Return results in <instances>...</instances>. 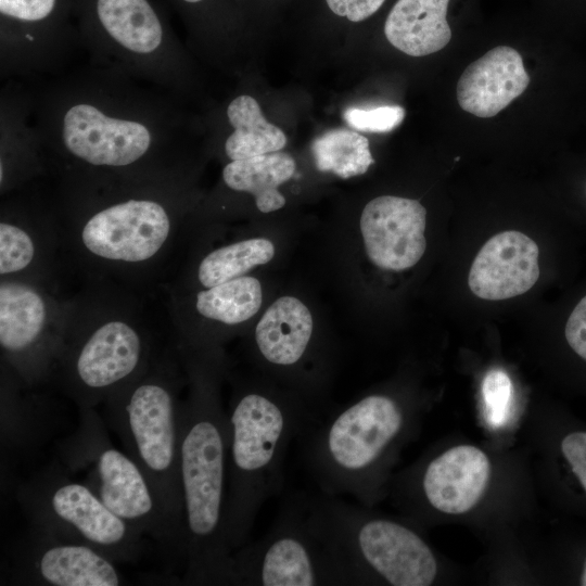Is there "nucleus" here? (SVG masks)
<instances>
[{
	"label": "nucleus",
	"mask_w": 586,
	"mask_h": 586,
	"mask_svg": "<svg viewBox=\"0 0 586 586\" xmlns=\"http://www.w3.org/2000/svg\"><path fill=\"white\" fill-rule=\"evenodd\" d=\"M561 450L586 492V432L566 435L561 443Z\"/></svg>",
	"instance_id": "7c9ffc66"
},
{
	"label": "nucleus",
	"mask_w": 586,
	"mask_h": 586,
	"mask_svg": "<svg viewBox=\"0 0 586 586\" xmlns=\"http://www.w3.org/2000/svg\"><path fill=\"white\" fill-rule=\"evenodd\" d=\"M449 0H397L384 22L387 41L411 56L442 50L451 38L446 15Z\"/></svg>",
	"instance_id": "412c9836"
},
{
	"label": "nucleus",
	"mask_w": 586,
	"mask_h": 586,
	"mask_svg": "<svg viewBox=\"0 0 586 586\" xmlns=\"http://www.w3.org/2000/svg\"><path fill=\"white\" fill-rule=\"evenodd\" d=\"M484 415L494 429L505 425L510 418L513 385L508 373L501 369L489 370L482 382Z\"/></svg>",
	"instance_id": "cd10ccee"
},
{
	"label": "nucleus",
	"mask_w": 586,
	"mask_h": 586,
	"mask_svg": "<svg viewBox=\"0 0 586 586\" xmlns=\"http://www.w3.org/2000/svg\"><path fill=\"white\" fill-rule=\"evenodd\" d=\"M316 167L347 179L365 174L374 163L368 139L353 130L332 129L311 143Z\"/></svg>",
	"instance_id": "a878e982"
},
{
	"label": "nucleus",
	"mask_w": 586,
	"mask_h": 586,
	"mask_svg": "<svg viewBox=\"0 0 586 586\" xmlns=\"http://www.w3.org/2000/svg\"><path fill=\"white\" fill-rule=\"evenodd\" d=\"M36 243L21 224L2 215L0 222V275L8 277L27 269L36 257Z\"/></svg>",
	"instance_id": "bb28decb"
},
{
	"label": "nucleus",
	"mask_w": 586,
	"mask_h": 586,
	"mask_svg": "<svg viewBox=\"0 0 586 586\" xmlns=\"http://www.w3.org/2000/svg\"><path fill=\"white\" fill-rule=\"evenodd\" d=\"M151 365L143 331L119 318L65 336L52 374L79 409L94 408L143 373Z\"/></svg>",
	"instance_id": "9b49d317"
},
{
	"label": "nucleus",
	"mask_w": 586,
	"mask_h": 586,
	"mask_svg": "<svg viewBox=\"0 0 586 586\" xmlns=\"http://www.w3.org/2000/svg\"><path fill=\"white\" fill-rule=\"evenodd\" d=\"M15 497L30 526L59 539L89 546L115 563H135L144 552V534L74 480L60 461L20 483Z\"/></svg>",
	"instance_id": "6e6552de"
},
{
	"label": "nucleus",
	"mask_w": 586,
	"mask_h": 586,
	"mask_svg": "<svg viewBox=\"0 0 586 586\" xmlns=\"http://www.w3.org/2000/svg\"><path fill=\"white\" fill-rule=\"evenodd\" d=\"M309 309L298 298L282 296L264 313L255 328V343L269 364L292 368L305 356L313 334Z\"/></svg>",
	"instance_id": "aec40b11"
},
{
	"label": "nucleus",
	"mask_w": 586,
	"mask_h": 586,
	"mask_svg": "<svg viewBox=\"0 0 586 586\" xmlns=\"http://www.w3.org/2000/svg\"><path fill=\"white\" fill-rule=\"evenodd\" d=\"M59 454L69 472L86 471L84 483L112 512L153 538L168 560L184 566L181 547L146 476L127 453L111 444L93 408L80 409L77 431L60 445Z\"/></svg>",
	"instance_id": "1a4fd4ad"
},
{
	"label": "nucleus",
	"mask_w": 586,
	"mask_h": 586,
	"mask_svg": "<svg viewBox=\"0 0 586 586\" xmlns=\"http://www.w3.org/2000/svg\"><path fill=\"white\" fill-rule=\"evenodd\" d=\"M175 3L186 11L187 14L199 15L200 11L204 10V13L208 7H215L216 0H174Z\"/></svg>",
	"instance_id": "473e14b6"
},
{
	"label": "nucleus",
	"mask_w": 586,
	"mask_h": 586,
	"mask_svg": "<svg viewBox=\"0 0 586 586\" xmlns=\"http://www.w3.org/2000/svg\"><path fill=\"white\" fill-rule=\"evenodd\" d=\"M47 170L38 132L33 124L27 89L10 79L0 101V186L13 190Z\"/></svg>",
	"instance_id": "f3484780"
},
{
	"label": "nucleus",
	"mask_w": 586,
	"mask_h": 586,
	"mask_svg": "<svg viewBox=\"0 0 586 586\" xmlns=\"http://www.w3.org/2000/svg\"><path fill=\"white\" fill-rule=\"evenodd\" d=\"M226 585H346L342 571L310 523L307 495L290 496L267 534L231 553Z\"/></svg>",
	"instance_id": "9d476101"
},
{
	"label": "nucleus",
	"mask_w": 586,
	"mask_h": 586,
	"mask_svg": "<svg viewBox=\"0 0 586 586\" xmlns=\"http://www.w3.org/2000/svg\"><path fill=\"white\" fill-rule=\"evenodd\" d=\"M294 158L284 152H272L254 157L230 161L222 169V181L232 191L254 196L262 213L280 209L285 204L278 187L295 173Z\"/></svg>",
	"instance_id": "4be33fe9"
},
{
	"label": "nucleus",
	"mask_w": 586,
	"mask_h": 586,
	"mask_svg": "<svg viewBox=\"0 0 586 586\" xmlns=\"http://www.w3.org/2000/svg\"><path fill=\"white\" fill-rule=\"evenodd\" d=\"M63 342L50 333L49 305L42 293L22 281H1L2 358L22 384L31 386L52 374Z\"/></svg>",
	"instance_id": "ddd939ff"
},
{
	"label": "nucleus",
	"mask_w": 586,
	"mask_h": 586,
	"mask_svg": "<svg viewBox=\"0 0 586 586\" xmlns=\"http://www.w3.org/2000/svg\"><path fill=\"white\" fill-rule=\"evenodd\" d=\"M226 118L232 131L224 141V152L230 161L278 152L286 144L284 132L265 118L257 100L249 94L229 102Z\"/></svg>",
	"instance_id": "5701e85b"
},
{
	"label": "nucleus",
	"mask_w": 586,
	"mask_h": 586,
	"mask_svg": "<svg viewBox=\"0 0 586 586\" xmlns=\"http://www.w3.org/2000/svg\"><path fill=\"white\" fill-rule=\"evenodd\" d=\"M25 86L46 167L61 178H176L186 126L177 95L89 62Z\"/></svg>",
	"instance_id": "f257e3e1"
},
{
	"label": "nucleus",
	"mask_w": 586,
	"mask_h": 586,
	"mask_svg": "<svg viewBox=\"0 0 586 586\" xmlns=\"http://www.w3.org/2000/svg\"><path fill=\"white\" fill-rule=\"evenodd\" d=\"M581 584H582L583 586H586V561H585L584 569H583V573H582V577H581Z\"/></svg>",
	"instance_id": "72a5a7b5"
},
{
	"label": "nucleus",
	"mask_w": 586,
	"mask_h": 586,
	"mask_svg": "<svg viewBox=\"0 0 586 586\" xmlns=\"http://www.w3.org/2000/svg\"><path fill=\"white\" fill-rule=\"evenodd\" d=\"M538 254L535 241L520 231L495 234L471 265L470 290L487 301L508 300L527 292L539 277Z\"/></svg>",
	"instance_id": "dca6fc26"
},
{
	"label": "nucleus",
	"mask_w": 586,
	"mask_h": 586,
	"mask_svg": "<svg viewBox=\"0 0 586 586\" xmlns=\"http://www.w3.org/2000/svg\"><path fill=\"white\" fill-rule=\"evenodd\" d=\"M169 366L151 364L104 404L107 426L146 476L184 556L186 528L179 473L180 403Z\"/></svg>",
	"instance_id": "39448f33"
},
{
	"label": "nucleus",
	"mask_w": 586,
	"mask_h": 586,
	"mask_svg": "<svg viewBox=\"0 0 586 586\" xmlns=\"http://www.w3.org/2000/svg\"><path fill=\"white\" fill-rule=\"evenodd\" d=\"M62 0H0V74L7 80H35L68 68L81 48L65 21Z\"/></svg>",
	"instance_id": "f8f14e48"
},
{
	"label": "nucleus",
	"mask_w": 586,
	"mask_h": 586,
	"mask_svg": "<svg viewBox=\"0 0 586 586\" xmlns=\"http://www.w3.org/2000/svg\"><path fill=\"white\" fill-rule=\"evenodd\" d=\"M326 10L334 17L357 24L374 15L386 0H322Z\"/></svg>",
	"instance_id": "c756f323"
},
{
	"label": "nucleus",
	"mask_w": 586,
	"mask_h": 586,
	"mask_svg": "<svg viewBox=\"0 0 586 586\" xmlns=\"http://www.w3.org/2000/svg\"><path fill=\"white\" fill-rule=\"evenodd\" d=\"M192 387L179 410V473L186 528L183 582L226 585L231 552L224 537L229 420L203 367L190 369Z\"/></svg>",
	"instance_id": "f03ea898"
},
{
	"label": "nucleus",
	"mask_w": 586,
	"mask_h": 586,
	"mask_svg": "<svg viewBox=\"0 0 586 586\" xmlns=\"http://www.w3.org/2000/svg\"><path fill=\"white\" fill-rule=\"evenodd\" d=\"M262 302L259 281L242 276L199 292L195 309L207 319L233 326L252 318Z\"/></svg>",
	"instance_id": "b1692460"
},
{
	"label": "nucleus",
	"mask_w": 586,
	"mask_h": 586,
	"mask_svg": "<svg viewBox=\"0 0 586 586\" xmlns=\"http://www.w3.org/2000/svg\"><path fill=\"white\" fill-rule=\"evenodd\" d=\"M89 63L119 71L178 98L188 62L169 23L151 0H71Z\"/></svg>",
	"instance_id": "0eeeda50"
},
{
	"label": "nucleus",
	"mask_w": 586,
	"mask_h": 586,
	"mask_svg": "<svg viewBox=\"0 0 586 586\" xmlns=\"http://www.w3.org/2000/svg\"><path fill=\"white\" fill-rule=\"evenodd\" d=\"M564 334L571 348L586 360V296L572 310Z\"/></svg>",
	"instance_id": "2f4dec72"
},
{
	"label": "nucleus",
	"mask_w": 586,
	"mask_h": 586,
	"mask_svg": "<svg viewBox=\"0 0 586 586\" xmlns=\"http://www.w3.org/2000/svg\"><path fill=\"white\" fill-rule=\"evenodd\" d=\"M275 255L272 242L265 238L239 241L208 253L198 267V280L205 289L242 277L252 268L267 264Z\"/></svg>",
	"instance_id": "393cba45"
},
{
	"label": "nucleus",
	"mask_w": 586,
	"mask_h": 586,
	"mask_svg": "<svg viewBox=\"0 0 586 586\" xmlns=\"http://www.w3.org/2000/svg\"><path fill=\"white\" fill-rule=\"evenodd\" d=\"M489 475L491 462L485 453L471 445H459L429 462L422 476V491L434 509L460 514L476 505Z\"/></svg>",
	"instance_id": "6ab92c4d"
},
{
	"label": "nucleus",
	"mask_w": 586,
	"mask_h": 586,
	"mask_svg": "<svg viewBox=\"0 0 586 586\" xmlns=\"http://www.w3.org/2000/svg\"><path fill=\"white\" fill-rule=\"evenodd\" d=\"M116 564L89 546L30 526L12 552L8 576L15 585L118 586Z\"/></svg>",
	"instance_id": "4468645a"
},
{
	"label": "nucleus",
	"mask_w": 586,
	"mask_h": 586,
	"mask_svg": "<svg viewBox=\"0 0 586 586\" xmlns=\"http://www.w3.org/2000/svg\"><path fill=\"white\" fill-rule=\"evenodd\" d=\"M528 84L521 54L499 46L467 66L457 84V101L468 113L493 117L521 95Z\"/></svg>",
	"instance_id": "a211bd4d"
},
{
	"label": "nucleus",
	"mask_w": 586,
	"mask_h": 586,
	"mask_svg": "<svg viewBox=\"0 0 586 586\" xmlns=\"http://www.w3.org/2000/svg\"><path fill=\"white\" fill-rule=\"evenodd\" d=\"M426 211L417 200L382 195L371 200L360 216V231L372 264L402 271L415 266L426 247Z\"/></svg>",
	"instance_id": "2eb2a0df"
},
{
	"label": "nucleus",
	"mask_w": 586,
	"mask_h": 586,
	"mask_svg": "<svg viewBox=\"0 0 586 586\" xmlns=\"http://www.w3.org/2000/svg\"><path fill=\"white\" fill-rule=\"evenodd\" d=\"M310 523L342 571L346 585L378 577L394 586H429L437 574L426 543L409 527L369 515L355 502L307 496Z\"/></svg>",
	"instance_id": "423d86ee"
},
{
	"label": "nucleus",
	"mask_w": 586,
	"mask_h": 586,
	"mask_svg": "<svg viewBox=\"0 0 586 586\" xmlns=\"http://www.w3.org/2000/svg\"><path fill=\"white\" fill-rule=\"evenodd\" d=\"M343 117L349 127L368 132H388L395 129L405 117V110L398 105H384L373 109H347Z\"/></svg>",
	"instance_id": "c85d7f7f"
},
{
	"label": "nucleus",
	"mask_w": 586,
	"mask_h": 586,
	"mask_svg": "<svg viewBox=\"0 0 586 586\" xmlns=\"http://www.w3.org/2000/svg\"><path fill=\"white\" fill-rule=\"evenodd\" d=\"M228 413L229 443L224 537L229 551L249 542L262 507L284 484L288 448L316 417L291 397L238 392Z\"/></svg>",
	"instance_id": "7ed1b4c3"
},
{
	"label": "nucleus",
	"mask_w": 586,
	"mask_h": 586,
	"mask_svg": "<svg viewBox=\"0 0 586 586\" xmlns=\"http://www.w3.org/2000/svg\"><path fill=\"white\" fill-rule=\"evenodd\" d=\"M65 203L80 220L79 240L94 258L141 265L157 257L174 227L175 179H62Z\"/></svg>",
	"instance_id": "20e7f679"
}]
</instances>
